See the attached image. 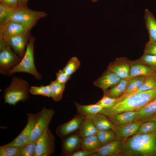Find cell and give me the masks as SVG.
I'll return each instance as SVG.
<instances>
[{"label":"cell","instance_id":"4316f807","mask_svg":"<svg viewBox=\"0 0 156 156\" xmlns=\"http://www.w3.org/2000/svg\"><path fill=\"white\" fill-rule=\"evenodd\" d=\"M49 85L51 93V97L55 101H60L62 98L65 84L60 83L55 80L51 81Z\"/></svg>","mask_w":156,"mask_h":156},{"label":"cell","instance_id":"9a60e30c","mask_svg":"<svg viewBox=\"0 0 156 156\" xmlns=\"http://www.w3.org/2000/svg\"><path fill=\"white\" fill-rule=\"evenodd\" d=\"M143 122L137 121L125 125L115 126L112 130L116 140L124 141L135 134Z\"/></svg>","mask_w":156,"mask_h":156},{"label":"cell","instance_id":"d590c367","mask_svg":"<svg viewBox=\"0 0 156 156\" xmlns=\"http://www.w3.org/2000/svg\"><path fill=\"white\" fill-rule=\"evenodd\" d=\"M137 60L149 67L155 73L156 72V55L144 53Z\"/></svg>","mask_w":156,"mask_h":156},{"label":"cell","instance_id":"1f68e13d","mask_svg":"<svg viewBox=\"0 0 156 156\" xmlns=\"http://www.w3.org/2000/svg\"><path fill=\"white\" fill-rule=\"evenodd\" d=\"M156 87V77L154 74L145 76L144 83L135 91H148L154 89Z\"/></svg>","mask_w":156,"mask_h":156},{"label":"cell","instance_id":"d6a6232c","mask_svg":"<svg viewBox=\"0 0 156 156\" xmlns=\"http://www.w3.org/2000/svg\"><path fill=\"white\" fill-rule=\"evenodd\" d=\"M21 147L5 145L0 146V156H20Z\"/></svg>","mask_w":156,"mask_h":156},{"label":"cell","instance_id":"5b68a950","mask_svg":"<svg viewBox=\"0 0 156 156\" xmlns=\"http://www.w3.org/2000/svg\"><path fill=\"white\" fill-rule=\"evenodd\" d=\"M47 15L44 12L32 10L27 5L19 6L16 8L9 21L20 23L30 30L39 20Z\"/></svg>","mask_w":156,"mask_h":156},{"label":"cell","instance_id":"b9f144b4","mask_svg":"<svg viewBox=\"0 0 156 156\" xmlns=\"http://www.w3.org/2000/svg\"><path fill=\"white\" fill-rule=\"evenodd\" d=\"M94 152L80 149L72 153L70 156H90Z\"/></svg>","mask_w":156,"mask_h":156},{"label":"cell","instance_id":"6da1fadb","mask_svg":"<svg viewBox=\"0 0 156 156\" xmlns=\"http://www.w3.org/2000/svg\"><path fill=\"white\" fill-rule=\"evenodd\" d=\"M156 99V90L124 93L117 103L109 108L103 109L99 112L108 117L123 112L139 111Z\"/></svg>","mask_w":156,"mask_h":156},{"label":"cell","instance_id":"7a4b0ae2","mask_svg":"<svg viewBox=\"0 0 156 156\" xmlns=\"http://www.w3.org/2000/svg\"><path fill=\"white\" fill-rule=\"evenodd\" d=\"M120 156H156V132L135 134L123 141Z\"/></svg>","mask_w":156,"mask_h":156},{"label":"cell","instance_id":"30bf717a","mask_svg":"<svg viewBox=\"0 0 156 156\" xmlns=\"http://www.w3.org/2000/svg\"><path fill=\"white\" fill-rule=\"evenodd\" d=\"M86 117L79 114L76 115L68 122L59 125L56 132L58 136L62 139L75 131H79Z\"/></svg>","mask_w":156,"mask_h":156},{"label":"cell","instance_id":"83f0119b","mask_svg":"<svg viewBox=\"0 0 156 156\" xmlns=\"http://www.w3.org/2000/svg\"><path fill=\"white\" fill-rule=\"evenodd\" d=\"M96 135L101 146L116 140L115 134L112 129L99 131Z\"/></svg>","mask_w":156,"mask_h":156},{"label":"cell","instance_id":"7dc6e473","mask_svg":"<svg viewBox=\"0 0 156 156\" xmlns=\"http://www.w3.org/2000/svg\"><path fill=\"white\" fill-rule=\"evenodd\" d=\"M154 89L156 90V87L154 88Z\"/></svg>","mask_w":156,"mask_h":156},{"label":"cell","instance_id":"ab89813d","mask_svg":"<svg viewBox=\"0 0 156 156\" xmlns=\"http://www.w3.org/2000/svg\"><path fill=\"white\" fill-rule=\"evenodd\" d=\"M56 80L59 83L65 84L70 79V76L67 74L63 70H60L56 73Z\"/></svg>","mask_w":156,"mask_h":156},{"label":"cell","instance_id":"4fadbf2b","mask_svg":"<svg viewBox=\"0 0 156 156\" xmlns=\"http://www.w3.org/2000/svg\"><path fill=\"white\" fill-rule=\"evenodd\" d=\"M30 36L29 32L3 39L12 48L14 52L22 58L25 53V46Z\"/></svg>","mask_w":156,"mask_h":156},{"label":"cell","instance_id":"836d02e7","mask_svg":"<svg viewBox=\"0 0 156 156\" xmlns=\"http://www.w3.org/2000/svg\"><path fill=\"white\" fill-rule=\"evenodd\" d=\"M80 62L76 57H71L63 70L68 75H71L75 73L79 67Z\"/></svg>","mask_w":156,"mask_h":156},{"label":"cell","instance_id":"d4e9b609","mask_svg":"<svg viewBox=\"0 0 156 156\" xmlns=\"http://www.w3.org/2000/svg\"><path fill=\"white\" fill-rule=\"evenodd\" d=\"M98 131L92 118L86 117L79 130L78 133L82 138H83L96 135Z\"/></svg>","mask_w":156,"mask_h":156},{"label":"cell","instance_id":"cb8c5ba5","mask_svg":"<svg viewBox=\"0 0 156 156\" xmlns=\"http://www.w3.org/2000/svg\"><path fill=\"white\" fill-rule=\"evenodd\" d=\"M74 103L79 114L86 117L92 118L103 109L101 107L96 103L82 105L75 102H74Z\"/></svg>","mask_w":156,"mask_h":156},{"label":"cell","instance_id":"f546056e","mask_svg":"<svg viewBox=\"0 0 156 156\" xmlns=\"http://www.w3.org/2000/svg\"><path fill=\"white\" fill-rule=\"evenodd\" d=\"M30 93L34 95H39L48 97H51L50 86L41 85L40 86H31L29 89Z\"/></svg>","mask_w":156,"mask_h":156},{"label":"cell","instance_id":"8992f818","mask_svg":"<svg viewBox=\"0 0 156 156\" xmlns=\"http://www.w3.org/2000/svg\"><path fill=\"white\" fill-rule=\"evenodd\" d=\"M11 50V47L0 38V73L8 75L9 71L18 65L22 60Z\"/></svg>","mask_w":156,"mask_h":156},{"label":"cell","instance_id":"603a6c76","mask_svg":"<svg viewBox=\"0 0 156 156\" xmlns=\"http://www.w3.org/2000/svg\"><path fill=\"white\" fill-rule=\"evenodd\" d=\"M144 19L150 41H156V19L147 9L145 10Z\"/></svg>","mask_w":156,"mask_h":156},{"label":"cell","instance_id":"ffe728a7","mask_svg":"<svg viewBox=\"0 0 156 156\" xmlns=\"http://www.w3.org/2000/svg\"><path fill=\"white\" fill-rule=\"evenodd\" d=\"M156 114V99L138 111L137 121L144 122L151 120Z\"/></svg>","mask_w":156,"mask_h":156},{"label":"cell","instance_id":"484cf974","mask_svg":"<svg viewBox=\"0 0 156 156\" xmlns=\"http://www.w3.org/2000/svg\"><path fill=\"white\" fill-rule=\"evenodd\" d=\"M101 146L96 135L82 138L81 149L95 151Z\"/></svg>","mask_w":156,"mask_h":156},{"label":"cell","instance_id":"8d00e7d4","mask_svg":"<svg viewBox=\"0 0 156 156\" xmlns=\"http://www.w3.org/2000/svg\"><path fill=\"white\" fill-rule=\"evenodd\" d=\"M36 142H29L21 147L20 156H35Z\"/></svg>","mask_w":156,"mask_h":156},{"label":"cell","instance_id":"2e32d148","mask_svg":"<svg viewBox=\"0 0 156 156\" xmlns=\"http://www.w3.org/2000/svg\"><path fill=\"white\" fill-rule=\"evenodd\" d=\"M123 141L115 140L102 146L90 156H120Z\"/></svg>","mask_w":156,"mask_h":156},{"label":"cell","instance_id":"60d3db41","mask_svg":"<svg viewBox=\"0 0 156 156\" xmlns=\"http://www.w3.org/2000/svg\"><path fill=\"white\" fill-rule=\"evenodd\" d=\"M0 4L9 7L19 6L18 0H0Z\"/></svg>","mask_w":156,"mask_h":156},{"label":"cell","instance_id":"e0dca14e","mask_svg":"<svg viewBox=\"0 0 156 156\" xmlns=\"http://www.w3.org/2000/svg\"><path fill=\"white\" fill-rule=\"evenodd\" d=\"M121 80L114 73L107 69L100 77L94 82L93 84L103 91L115 86Z\"/></svg>","mask_w":156,"mask_h":156},{"label":"cell","instance_id":"5bb4252c","mask_svg":"<svg viewBox=\"0 0 156 156\" xmlns=\"http://www.w3.org/2000/svg\"><path fill=\"white\" fill-rule=\"evenodd\" d=\"M82 139L78 133L62 139L61 143L62 155L70 156L75 151L80 149Z\"/></svg>","mask_w":156,"mask_h":156},{"label":"cell","instance_id":"8fae6325","mask_svg":"<svg viewBox=\"0 0 156 156\" xmlns=\"http://www.w3.org/2000/svg\"><path fill=\"white\" fill-rule=\"evenodd\" d=\"M130 60L125 57L117 58L110 62L107 69L112 72L121 79L130 78Z\"/></svg>","mask_w":156,"mask_h":156},{"label":"cell","instance_id":"7bdbcfd3","mask_svg":"<svg viewBox=\"0 0 156 156\" xmlns=\"http://www.w3.org/2000/svg\"><path fill=\"white\" fill-rule=\"evenodd\" d=\"M28 0H18L19 6L27 5Z\"/></svg>","mask_w":156,"mask_h":156},{"label":"cell","instance_id":"44dd1931","mask_svg":"<svg viewBox=\"0 0 156 156\" xmlns=\"http://www.w3.org/2000/svg\"><path fill=\"white\" fill-rule=\"evenodd\" d=\"M130 78L121 79L115 86L103 91L104 95L114 98H119L125 92Z\"/></svg>","mask_w":156,"mask_h":156},{"label":"cell","instance_id":"d6986e66","mask_svg":"<svg viewBox=\"0 0 156 156\" xmlns=\"http://www.w3.org/2000/svg\"><path fill=\"white\" fill-rule=\"evenodd\" d=\"M130 78L137 76H147L155 74L149 67L138 61L137 60H130Z\"/></svg>","mask_w":156,"mask_h":156},{"label":"cell","instance_id":"7402d4cb","mask_svg":"<svg viewBox=\"0 0 156 156\" xmlns=\"http://www.w3.org/2000/svg\"><path fill=\"white\" fill-rule=\"evenodd\" d=\"M91 118L99 131L113 129L115 126L108 116L100 113L96 114Z\"/></svg>","mask_w":156,"mask_h":156},{"label":"cell","instance_id":"7c38bea8","mask_svg":"<svg viewBox=\"0 0 156 156\" xmlns=\"http://www.w3.org/2000/svg\"><path fill=\"white\" fill-rule=\"evenodd\" d=\"M30 31L20 23L10 21L4 24H0V38L4 39L28 33L30 32Z\"/></svg>","mask_w":156,"mask_h":156},{"label":"cell","instance_id":"9c48e42d","mask_svg":"<svg viewBox=\"0 0 156 156\" xmlns=\"http://www.w3.org/2000/svg\"><path fill=\"white\" fill-rule=\"evenodd\" d=\"M38 113H27V124L22 131L13 141L6 144L10 146L21 147L27 143L34 127Z\"/></svg>","mask_w":156,"mask_h":156},{"label":"cell","instance_id":"e575fe53","mask_svg":"<svg viewBox=\"0 0 156 156\" xmlns=\"http://www.w3.org/2000/svg\"><path fill=\"white\" fill-rule=\"evenodd\" d=\"M16 7H9L0 3V24H4L9 21Z\"/></svg>","mask_w":156,"mask_h":156},{"label":"cell","instance_id":"52a82bcc","mask_svg":"<svg viewBox=\"0 0 156 156\" xmlns=\"http://www.w3.org/2000/svg\"><path fill=\"white\" fill-rule=\"evenodd\" d=\"M38 117L28 143L37 141L45 130L49 127L55 111L53 109L44 107L38 112Z\"/></svg>","mask_w":156,"mask_h":156},{"label":"cell","instance_id":"3957f363","mask_svg":"<svg viewBox=\"0 0 156 156\" xmlns=\"http://www.w3.org/2000/svg\"><path fill=\"white\" fill-rule=\"evenodd\" d=\"M30 86L22 78L13 77L9 85L4 90L5 103L14 105L20 101L25 102L29 98Z\"/></svg>","mask_w":156,"mask_h":156},{"label":"cell","instance_id":"f6af8a7d","mask_svg":"<svg viewBox=\"0 0 156 156\" xmlns=\"http://www.w3.org/2000/svg\"><path fill=\"white\" fill-rule=\"evenodd\" d=\"M92 2H96L97 1L99 0H91Z\"/></svg>","mask_w":156,"mask_h":156},{"label":"cell","instance_id":"ee69618b","mask_svg":"<svg viewBox=\"0 0 156 156\" xmlns=\"http://www.w3.org/2000/svg\"><path fill=\"white\" fill-rule=\"evenodd\" d=\"M151 120H152L156 123V114L153 116Z\"/></svg>","mask_w":156,"mask_h":156},{"label":"cell","instance_id":"ac0fdd59","mask_svg":"<svg viewBox=\"0 0 156 156\" xmlns=\"http://www.w3.org/2000/svg\"><path fill=\"white\" fill-rule=\"evenodd\" d=\"M138 111L120 113L108 118L115 126H122L137 121Z\"/></svg>","mask_w":156,"mask_h":156},{"label":"cell","instance_id":"74e56055","mask_svg":"<svg viewBox=\"0 0 156 156\" xmlns=\"http://www.w3.org/2000/svg\"><path fill=\"white\" fill-rule=\"evenodd\" d=\"M119 98H114L104 95L96 103L101 107L103 109L109 108L114 106L117 103Z\"/></svg>","mask_w":156,"mask_h":156},{"label":"cell","instance_id":"4dcf8cb0","mask_svg":"<svg viewBox=\"0 0 156 156\" xmlns=\"http://www.w3.org/2000/svg\"><path fill=\"white\" fill-rule=\"evenodd\" d=\"M156 132V123L150 120L143 122L135 134H149Z\"/></svg>","mask_w":156,"mask_h":156},{"label":"cell","instance_id":"ba28073f","mask_svg":"<svg viewBox=\"0 0 156 156\" xmlns=\"http://www.w3.org/2000/svg\"><path fill=\"white\" fill-rule=\"evenodd\" d=\"M55 138L49 127L37 140L35 156H50L55 152Z\"/></svg>","mask_w":156,"mask_h":156},{"label":"cell","instance_id":"277c9868","mask_svg":"<svg viewBox=\"0 0 156 156\" xmlns=\"http://www.w3.org/2000/svg\"><path fill=\"white\" fill-rule=\"evenodd\" d=\"M35 40L34 36H30L24 56L19 63L9 71L8 76H11L15 73L23 72L32 75L37 80L42 79V76L37 70L34 64V44Z\"/></svg>","mask_w":156,"mask_h":156},{"label":"cell","instance_id":"f1b7e54d","mask_svg":"<svg viewBox=\"0 0 156 156\" xmlns=\"http://www.w3.org/2000/svg\"><path fill=\"white\" fill-rule=\"evenodd\" d=\"M145 78V76H137L131 77L124 93L135 91L142 85Z\"/></svg>","mask_w":156,"mask_h":156},{"label":"cell","instance_id":"f35d334b","mask_svg":"<svg viewBox=\"0 0 156 156\" xmlns=\"http://www.w3.org/2000/svg\"><path fill=\"white\" fill-rule=\"evenodd\" d=\"M144 54L156 55V41L149 40L145 44Z\"/></svg>","mask_w":156,"mask_h":156},{"label":"cell","instance_id":"bcb514c9","mask_svg":"<svg viewBox=\"0 0 156 156\" xmlns=\"http://www.w3.org/2000/svg\"><path fill=\"white\" fill-rule=\"evenodd\" d=\"M155 77H156V72L155 73Z\"/></svg>","mask_w":156,"mask_h":156}]
</instances>
